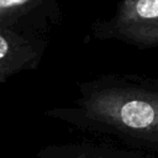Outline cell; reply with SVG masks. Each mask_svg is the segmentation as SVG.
<instances>
[{"instance_id":"obj_4","label":"cell","mask_w":158,"mask_h":158,"mask_svg":"<svg viewBox=\"0 0 158 158\" xmlns=\"http://www.w3.org/2000/svg\"><path fill=\"white\" fill-rule=\"evenodd\" d=\"M27 0H0V7H10L14 5H20L26 2Z\"/></svg>"},{"instance_id":"obj_5","label":"cell","mask_w":158,"mask_h":158,"mask_svg":"<svg viewBox=\"0 0 158 158\" xmlns=\"http://www.w3.org/2000/svg\"><path fill=\"white\" fill-rule=\"evenodd\" d=\"M7 48H9V44H7L6 40L2 36H0V58H2V57L6 56Z\"/></svg>"},{"instance_id":"obj_3","label":"cell","mask_w":158,"mask_h":158,"mask_svg":"<svg viewBox=\"0 0 158 158\" xmlns=\"http://www.w3.org/2000/svg\"><path fill=\"white\" fill-rule=\"evenodd\" d=\"M42 158H154V156L95 142H80L51 147L43 153Z\"/></svg>"},{"instance_id":"obj_2","label":"cell","mask_w":158,"mask_h":158,"mask_svg":"<svg viewBox=\"0 0 158 158\" xmlns=\"http://www.w3.org/2000/svg\"><path fill=\"white\" fill-rule=\"evenodd\" d=\"M94 35L142 48L158 46V0L121 1L110 20L94 27Z\"/></svg>"},{"instance_id":"obj_1","label":"cell","mask_w":158,"mask_h":158,"mask_svg":"<svg viewBox=\"0 0 158 158\" xmlns=\"http://www.w3.org/2000/svg\"><path fill=\"white\" fill-rule=\"evenodd\" d=\"M75 105L58 116L80 130L158 154V80L110 75L80 85Z\"/></svg>"}]
</instances>
